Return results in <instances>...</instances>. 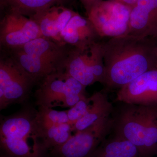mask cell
<instances>
[{
	"label": "cell",
	"mask_w": 157,
	"mask_h": 157,
	"mask_svg": "<svg viewBox=\"0 0 157 157\" xmlns=\"http://www.w3.org/2000/svg\"><path fill=\"white\" fill-rule=\"evenodd\" d=\"M37 110L25 108L1 116L0 144L9 157H44L45 149L36 120Z\"/></svg>",
	"instance_id": "cell-2"
},
{
	"label": "cell",
	"mask_w": 157,
	"mask_h": 157,
	"mask_svg": "<svg viewBox=\"0 0 157 157\" xmlns=\"http://www.w3.org/2000/svg\"><path fill=\"white\" fill-rule=\"evenodd\" d=\"M60 71L86 87L96 82L104 84L105 70L103 42L98 41L85 48L73 47Z\"/></svg>",
	"instance_id": "cell-6"
},
{
	"label": "cell",
	"mask_w": 157,
	"mask_h": 157,
	"mask_svg": "<svg viewBox=\"0 0 157 157\" xmlns=\"http://www.w3.org/2000/svg\"><path fill=\"white\" fill-rule=\"evenodd\" d=\"M1 157H9V156H5V155H2V156Z\"/></svg>",
	"instance_id": "cell-24"
},
{
	"label": "cell",
	"mask_w": 157,
	"mask_h": 157,
	"mask_svg": "<svg viewBox=\"0 0 157 157\" xmlns=\"http://www.w3.org/2000/svg\"><path fill=\"white\" fill-rule=\"evenodd\" d=\"M41 137L46 150H52L66 143L72 136L73 126L69 123L55 125L41 129Z\"/></svg>",
	"instance_id": "cell-18"
},
{
	"label": "cell",
	"mask_w": 157,
	"mask_h": 157,
	"mask_svg": "<svg viewBox=\"0 0 157 157\" xmlns=\"http://www.w3.org/2000/svg\"><path fill=\"white\" fill-rule=\"evenodd\" d=\"M60 37L63 44L78 48H87L101 38L88 18L77 12L62 31Z\"/></svg>",
	"instance_id": "cell-14"
},
{
	"label": "cell",
	"mask_w": 157,
	"mask_h": 157,
	"mask_svg": "<svg viewBox=\"0 0 157 157\" xmlns=\"http://www.w3.org/2000/svg\"><path fill=\"white\" fill-rule=\"evenodd\" d=\"M91 157H140L138 150L130 141L113 135L102 141Z\"/></svg>",
	"instance_id": "cell-17"
},
{
	"label": "cell",
	"mask_w": 157,
	"mask_h": 157,
	"mask_svg": "<svg viewBox=\"0 0 157 157\" xmlns=\"http://www.w3.org/2000/svg\"><path fill=\"white\" fill-rule=\"evenodd\" d=\"M132 7L115 1L102 0L87 14L99 36L110 38L128 33Z\"/></svg>",
	"instance_id": "cell-8"
},
{
	"label": "cell",
	"mask_w": 157,
	"mask_h": 157,
	"mask_svg": "<svg viewBox=\"0 0 157 157\" xmlns=\"http://www.w3.org/2000/svg\"><path fill=\"white\" fill-rule=\"evenodd\" d=\"M91 102V96L89 98L85 97L67 110L69 124L73 126L83 117L87 112Z\"/></svg>",
	"instance_id": "cell-20"
},
{
	"label": "cell",
	"mask_w": 157,
	"mask_h": 157,
	"mask_svg": "<svg viewBox=\"0 0 157 157\" xmlns=\"http://www.w3.org/2000/svg\"><path fill=\"white\" fill-rule=\"evenodd\" d=\"M116 100L123 104L157 105V68L147 71L120 89Z\"/></svg>",
	"instance_id": "cell-11"
},
{
	"label": "cell",
	"mask_w": 157,
	"mask_h": 157,
	"mask_svg": "<svg viewBox=\"0 0 157 157\" xmlns=\"http://www.w3.org/2000/svg\"><path fill=\"white\" fill-rule=\"evenodd\" d=\"M36 120L41 129L55 125L69 123L67 110L59 111L47 107H39Z\"/></svg>",
	"instance_id": "cell-19"
},
{
	"label": "cell",
	"mask_w": 157,
	"mask_h": 157,
	"mask_svg": "<svg viewBox=\"0 0 157 157\" xmlns=\"http://www.w3.org/2000/svg\"><path fill=\"white\" fill-rule=\"evenodd\" d=\"M43 37L33 19L22 14L7 13L0 23L1 45L12 49Z\"/></svg>",
	"instance_id": "cell-10"
},
{
	"label": "cell",
	"mask_w": 157,
	"mask_h": 157,
	"mask_svg": "<svg viewBox=\"0 0 157 157\" xmlns=\"http://www.w3.org/2000/svg\"><path fill=\"white\" fill-rule=\"evenodd\" d=\"M113 125V118L110 116L101 119L74 133L66 143L52 150V153L58 157H91Z\"/></svg>",
	"instance_id": "cell-9"
},
{
	"label": "cell",
	"mask_w": 157,
	"mask_h": 157,
	"mask_svg": "<svg viewBox=\"0 0 157 157\" xmlns=\"http://www.w3.org/2000/svg\"><path fill=\"white\" fill-rule=\"evenodd\" d=\"M109 1H115L132 7L138 0H109Z\"/></svg>",
	"instance_id": "cell-22"
},
{
	"label": "cell",
	"mask_w": 157,
	"mask_h": 157,
	"mask_svg": "<svg viewBox=\"0 0 157 157\" xmlns=\"http://www.w3.org/2000/svg\"><path fill=\"white\" fill-rule=\"evenodd\" d=\"M155 54L156 58L157 61V37L155 38Z\"/></svg>",
	"instance_id": "cell-23"
},
{
	"label": "cell",
	"mask_w": 157,
	"mask_h": 157,
	"mask_svg": "<svg viewBox=\"0 0 157 157\" xmlns=\"http://www.w3.org/2000/svg\"><path fill=\"white\" fill-rule=\"evenodd\" d=\"M115 117L114 135L130 141L140 157L157 154V105L124 104Z\"/></svg>",
	"instance_id": "cell-3"
},
{
	"label": "cell",
	"mask_w": 157,
	"mask_h": 157,
	"mask_svg": "<svg viewBox=\"0 0 157 157\" xmlns=\"http://www.w3.org/2000/svg\"><path fill=\"white\" fill-rule=\"evenodd\" d=\"M155 39L124 35L103 42L108 89H120L148 70L157 69Z\"/></svg>",
	"instance_id": "cell-1"
},
{
	"label": "cell",
	"mask_w": 157,
	"mask_h": 157,
	"mask_svg": "<svg viewBox=\"0 0 157 157\" xmlns=\"http://www.w3.org/2000/svg\"><path fill=\"white\" fill-rule=\"evenodd\" d=\"M128 35L157 37V0H138L132 7Z\"/></svg>",
	"instance_id": "cell-12"
},
{
	"label": "cell",
	"mask_w": 157,
	"mask_h": 157,
	"mask_svg": "<svg viewBox=\"0 0 157 157\" xmlns=\"http://www.w3.org/2000/svg\"><path fill=\"white\" fill-rule=\"evenodd\" d=\"M86 11V14L89 12L91 9L94 7L95 5L98 4L99 2H101L102 0H79Z\"/></svg>",
	"instance_id": "cell-21"
},
{
	"label": "cell",
	"mask_w": 157,
	"mask_h": 157,
	"mask_svg": "<svg viewBox=\"0 0 157 157\" xmlns=\"http://www.w3.org/2000/svg\"><path fill=\"white\" fill-rule=\"evenodd\" d=\"M76 13L64 6H56L39 12L30 18L36 22L43 36L63 44L61 33Z\"/></svg>",
	"instance_id": "cell-13"
},
{
	"label": "cell",
	"mask_w": 157,
	"mask_h": 157,
	"mask_svg": "<svg viewBox=\"0 0 157 157\" xmlns=\"http://www.w3.org/2000/svg\"><path fill=\"white\" fill-rule=\"evenodd\" d=\"M36 82L11 56L0 60V109L22 104Z\"/></svg>",
	"instance_id": "cell-7"
},
{
	"label": "cell",
	"mask_w": 157,
	"mask_h": 157,
	"mask_svg": "<svg viewBox=\"0 0 157 157\" xmlns=\"http://www.w3.org/2000/svg\"><path fill=\"white\" fill-rule=\"evenodd\" d=\"M91 102L87 112L73 126V132L82 131L98 121L110 116L113 107L106 93L97 92L91 96Z\"/></svg>",
	"instance_id": "cell-15"
},
{
	"label": "cell",
	"mask_w": 157,
	"mask_h": 157,
	"mask_svg": "<svg viewBox=\"0 0 157 157\" xmlns=\"http://www.w3.org/2000/svg\"><path fill=\"white\" fill-rule=\"evenodd\" d=\"M84 86L62 71H58L42 79L36 90V104L39 107L70 108L86 96Z\"/></svg>",
	"instance_id": "cell-5"
},
{
	"label": "cell",
	"mask_w": 157,
	"mask_h": 157,
	"mask_svg": "<svg viewBox=\"0 0 157 157\" xmlns=\"http://www.w3.org/2000/svg\"><path fill=\"white\" fill-rule=\"evenodd\" d=\"M70 0H0L1 6L7 13H16L32 17L53 6H64Z\"/></svg>",
	"instance_id": "cell-16"
},
{
	"label": "cell",
	"mask_w": 157,
	"mask_h": 157,
	"mask_svg": "<svg viewBox=\"0 0 157 157\" xmlns=\"http://www.w3.org/2000/svg\"><path fill=\"white\" fill-rule=\"evenodd\" d=\"M66 45L39 37L10 49L11 56L36 82L61 69L70 49Z\"/></svg>",
	"instance_id": "cell-4"
}]
</instances>
